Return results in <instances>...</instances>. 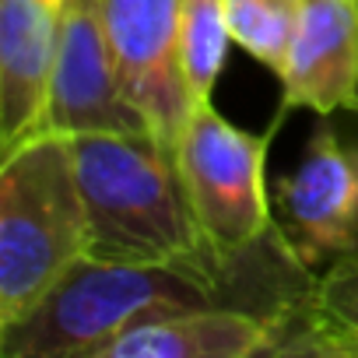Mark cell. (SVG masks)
Segmentation results:
<instances>
[{
  "label": "cell",
  "instance_id": "cell-8",
  "mask_svg": "<svg viewBox=\"0 0 358 358\" xmlns=\"http://www.w3.org/2000/svg\"><path fill=\"white\" fill-rule=\"evenodd\" d=\"M281 78V116L292 109L358 113V0H302Z\"/></svg>",
  "mask_w": 358,
  "mask_h": 358
},
{
  "label": "cell",
  "instance_id": "cell-5",
  "mask_svg": "<svg viewBox=\"0 0 358 358\" xmlns=\"http://www.w3.org/2000/svg\"><path fill=\"white\" fill-rule=\"evenodd\" d=\"M43 130H57L67 137L151 134L123 88L106 25V0H64L57 71Z\"/></svg>",
  "mask_w": 358,
  "mask_h": 358
},
{
  "label": "cell",
  "instance_id": "cell-3",
  "mask_svg": "<svg viewBox=\"0 0 358 358\" xmlns=\"http://www.w3.org/2000/svg\"><path fill=\"white\" fill-rule=\"evenodd\" d=\"M88 250L74 144L43 130L0 162V327L25 316Z\"/></svg>",
  "mask_w": 358,
  "mask_h": 358
},
{
  "label": "cell",
  "instance_id": "cell-2",
  "mask_svg": "<svg viewBox=\"0 0 358 358\" xmlns=\"http://www.w3.org/2000/svg\"><path fill=\"white\" fill-rule=\"evenodd\" d=\"M74 165L99 260L232 264L208 246L176 151L151 134H78Z\"/></svg>",
  "mask_w": 358,
  "mask_h": 358
},
{
  "label": "cell",
  "instance_id": "cell-10",
  "mask_svg": "<svg viewBox=\"0 0 358 358\" xmlns=\"http://www.w3.org/2000/svg\"><path fill=\"white\" fill-rule=\"evenodd\" d=\"M278 323L243 306H197L134 323L99 358H253L274 355Z\"/></svg>",
  "mask_w": 358,
  "mask_h": 358
},
{
  "label": "cell",
  "instance_id": "cell-13",
  "mask_svg": "<svg viewBox=\"0 0 358 358\" xmlns=\"http://www.w3.org/2000/svg\"><path fill=\"white\" fill-rule=\"evenodd\" d=\"M225 8L232 43H239L274 74H281L302 15V0H225Z\"/></svg>",
  "mask_w": 358,
  "mask_h": 358
},
{
  "label": "cell",
  "instance_id": "cell-6",
  "mask_svg": "<svg viewBox=\"0 0 358 358\" xmlns=\"http://www.w3.org/2000/svg\"><path fill=\"white\" fill-rule=\"evenodd\" d=\"M285 246L309 271L358 250V141L320 127L299 165L278 183Z\"/></svg>",
  "mask_w": 358,
  "mask_h": 358
},
{
  "label": "cell",
  "instance_id": "cell-9",
  "mask_svg": "<svg viewBox=\"0 0 358 358\" xmlns=\"http://www.w3.org/2000/svg\"><path fill=\"white\" fill-rule=\"evenodd\" d=\"M64 0H0V155L43 134Z\"/></svg>",
  "mask_w": 358,
  "mask_h": 358
},
{
  "label": "cell",
  "instance_id": "cell-7",
  "mask_svg": "<svg viewBox=\"0 0 358 358\" xmlns=\"http://www.w3.org/2000/svg\"><path fill=\"white\" fill-rule=\"evenodd\" d=\"M106 25L130 102L148 130L176 151L197 106L179 46L183 0H106Z\"/></svg>",
  "mask_w": 358,
  "mask_h": 358
},
{
  "label": "cell",
  "instance_id": "cell-11",
  "mask_svg": "<svg viewBox=\"0 0 358 358\" xmlns=\"http://www.w3.org/2000/svg\"><path fill=\"white\" fill-rule=\"evenodd\" d=\"M274 355H358V250L306 285L278 327Z\"/></svg>",
  "mask_w": 358,
  "mask_h": 358
},
{
  "label": "cell",
  "instance_id": "cell-1",
  "mask_svg": "<svg viewBox=\"0 0 358 358\" xmlns=\"http://www.w3.org/2000/svg\"><path fill=\"white\" fill-rule=\"evenodd\" d=\"M253 250L232 264L78 260L25 316L0 327L4 358H99L134 323L197 306H239L232 285Z\"/></svg>",
  "mask_w": 358,
  "mask_h": 358
},
{
  "label": "cell",
  "instance_id": "cell-4",
  "mask_svg": "<svg viewBox=\"0 0 358 358\" xmlns=\"http://www.w3.org/2000/svg\"><path fill=\"white\" fill-rule=\"evenodd\" d=\"M285 116L260 134L225 120L211 99L197 102L176 141L179 176L187 183L197 225L222 260H239L274 232L267 197V151Z\"/></svg>",
  "mask_w": 358,
  "mask_h": 358
},
{
  "label": "cell",
  "instance_id": "cell-12",
  "mask_svg": "<svg viewBox=\"0 0 358 358\" xmlns=\"http://www.w3.org/2000/svg\"><path fill=\"white\" fill-rule=\"evenodd\" d=\"M232 29L225 0H183V25H179V46H183L187 85L197 102H208L225 57H229Z\"/></svg>",
  "mask_w": 358,
  "mask_h": 358
}]
</instances>
